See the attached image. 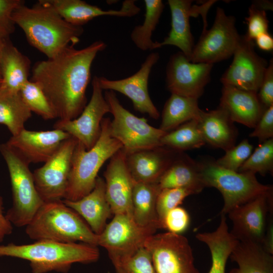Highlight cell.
I'll return each mask as SVG.
<instances>
[{
  "mask_svg": "<svg viewBox=\"0 0 273 273\" xmlns=\"http://www.w3.org/2000/svg\"><path fill=\"white\" fill-rule=\"evenodd\" d=\"M104 97L113 116L110 122L111 136L122 144L126 154L162 146L161 140L167 132L150 125L146 118L126 109L114 92L105 90Z\"/></svg>",
  "mask_w": 273,
  "mask_h": 273,
  "instance_id": "8",
  "label": "cell"
},
{
  "mask_svg": "<svg viewBox=\"0 0 273 273\" xmlns=\"http://www.w3.org/2000/svg\"><path fill=\"white\" fill-rule=\"evenodd\" d=\"M31 61L21 53L11 41L4 45L0 62L1 77L3 80L0 87L19 92L29 80Z\"/></svg>",
  "mask_w": 273,
  "mask_h": 273,
  "instance_id": "27",
  "label": "cell"
},
{
  "mask_svg": "<svg viewBox=\"0 0 273 273\" xmlns=\"http://www.w3.org/2000/svg\"><path fill=\"white\" fill-rule=\"evenodd\" d=\"M179 152L161 146L128 153L126 163L135 182L156 183Z\"/></svg>",
  "mask_w": 273,
  "mask_h": 273,
  "instance_id": "21",
  "label": "cell"
},
{
  "mask_svg": "<svg viewBox=\"0 0 273 273\" xmlns=\"http://www.w3.org/2000/svg\"><path fill=\"white\" fill-rule=\"evenodd\" d=\"M255 40L256 44L261 50L270 51L273 49V38L268 32L260 34Z\"/></svg>",
  "mask_w": 273,
  "mask_h": 273,
  "instance_id": "47",
  "label": "cell"
},
{
  "mask_svg": "<svg viewBox=\"0 0 273 273\" xmlns=\"http://www.w3.org/2000/svg\"><path fill=\"white\" fill-rule=\"evenodd\" d=\"M0 152L8 166L12 191V206L6 216L17 227L26 226L44 202L35 188L29 163L6 143L0 145Z\"/></svg>",
  "mask_w": 273,
  "mask_h": 273,
  "instance_id": "7",
  "label": "cell"
},
{
  "mask_svg": "<svg viewBox=\"0 0 273 273\" xmlns=\"http://www.w3.org/2000/svg\"><path fill=\"white\" fill-rule=\"evenodd\" d=\"M240 172H249L262 175L273 172V139L260 144L252 152L239 169Z\"/></svg>",
  "mask_w": 273,
  "mask_h": 273,
  "instance_id": "36",
  "label": "cell"
},
{
  "mask_svg": "<svg viewBox=\"0 0 273 273\" xmlns=\"http://www.w3.org/2000/svg\"><path fill=\"white\" fill-rule=\"evenodd\" d=\"M108 273H109V272Z\"/></svg>",
  "mask_w": 273,
  "mask_h": 273,
  "instance_id": "51",
  "label": "cell"
},
{
  "mask_svg": "<svg viewBox=\"0 0 273 273\" xmlns=\"http://www.w3.org/2000/svg\"><path fill=\"white\" fill-rule=\"evenodd\" d=\"M258 99L267 109L273 105V60L271 59L266 68L263 80L258 91Z\"/></svg>",
  "mask_w": 273,
  "mask_h": 273,
  "instance_id": "44",
  "label": "cell"
},
{
  "mask_svg": "<svg viewBox=\"0 0 273 273\" xmlns=\"http://www.w3.org/2000/svg\"><path fill=\"white\" fill-rule=\"evenodd\" d=\"M212 64L193 63L181 52L172 55L166 67V82L174 94L199 99L210 80Z\"/></svg>",
  "mask_w": 273,
  "mask_h": 273,
  "instance_id": "16",
  "label": "cell"
},
{
  "mask_svg": "<svg viewBox=\"0 0 273 273\" xmlns=\"http://www.w3.org/2000/svg\"><path fill=\"white\" fill-rule=\"evenodd\" d=\"M98 246L84 243H60L48 240L26 245H0V257L28 260L32 273H67L73 264H88L100 258Z\"/></svg>",
  "mask_w": 273,
  "mask_h": 273,
  "instance_id": "3",
  "label": "cell"
},
{
  "mask_svg": "<svg viewBox=\"0 0 273 273\" xmlns=\"http://www.w3.org/2000/svg\"><path fill=\"white\" fill-rule=\"evenodd\" d=\"M47 1L64 20L79 26L99 16L132 17L140 11L133 0L124 1L120 10L107 11L81 0Z\"/></svg>",
  "mask_w": 273,
  "mask_h": 273,
  "instance_id": "23",
  "label": "cell"
},
{
  "mask_svg": "<svg viewBox=\"0 0 273 273\" xmlns=\"http://www.w3.org/2000/svg\"><path fill=\"white\" fill-rule=\"evenodd\" d=\"M2 82H3V80L2 78H0V85H1V84L2 83Z\"/></svg>",
  "mask_w": 273,
  "mask_h": 273,
  "instance_id": "50",
  "label": "cell"
},
{
  "mask_svg": "<svg viewBox=\"0 0 273 273\" xmlns=\"http://www.w3.org/2000/svg\"><path fill=\"white\" fill-rule=\"evenodd\" d=\"M219 107L223 109L234 122L254 128L265 109L257 93L223 86Z\"/></svg>",
  "mask_w": 273,
  "mask_h": 273,
  "instance_id": "22",
  "label": "cell"
},
{
  "mask_svg": "<svg viewBox=\"0 0 273 273\" xmlns=\"http://www.w3.org/2000/svg\"><path fill=\"white\" fill-rule=\"evenodd\" d=\"M25 4L23 0H0V40L6 42L14 32L15 24L12 15L14 11Z\"/></svg>",
  "mask_w": 273,
  "mask_h": 273,
  "instance_id": "40",
  "label": "cell"
},
{
  "mask_svg": "<svg viewBox=\"0 0 273 273\" xmlns=\"http://www.w3.org/2000/svg\"><path fill=\"white\" fill-rule=\"evenodd\" d=\"M249 136L257 138L260 144L273 137V105L263 113Z\"/></svg>",
  "mask_w": 273,
  "mask_h": 273,
  "instance_id": "43",
  "label": "cell"
},
{
  "mask_svg": "<svg viewBox=\"0 0 273 273\" xmlns=\"http://www.w3.org/2000/svg\"><path fill=\"white\" fill-rule=\"evenodd\" d=\"M12 18L29 43L48 58L54 57L69 46H75L84 31L82 26L64 20L47 0H39L31 7L20 6Z\"/></svg>",
  "mask_w": 273,
  "mask_h": 273,
  "instance_id": "2",
  "label": "cell"
},
{
  "mask_svg": "<svg viewBox=\"0 0 273 273\" xmlns=\"http://www.w3.org/2000/svg\"><path fill=\"white\" fill-rule=\"evenodd\" d=\"M67 47L53 58L36 62L30 81L41 88L59 120L76 118L86 105V89L97 54L106 48L101 40L81 49Z\"/></svg>",
  "mask_w": 273,
  "mask_h": 273,
  "instance_id": "1",
  "label": "cell"
},
{
  "mask_svg": "<svg viewBox=\"0 0 273 273\" xmlns=\"http://www.w3.org/2000/svg\"><path fill=\"white\" fill-rule=\"evenodd\" d=\"M144 246L151 255L156 273H200L189 241L182 235L154 234Z\"/></svg>",
  "mask_w": 273,
  "mask_h": 273,
  "instance_id": "10",
  "label": "cell"
},
{
  "mask_svg": "<svg viewBox=\"0 0 273 273\" xmlns=\"http://www.w3.org/2000/svg\"><path fill=\"white\" fill-rule=\"evenodd\" d=\"M70 137L67 132L59 129L32 131L24 128L17 134L12 135L6 143L29 163H44Z\"/></svg>",
  "mask_w": 273,
  "mask_h": 273,
  "instance_id": "20",
  "label": "cell"
},
{
  "mask_svg": "<svg viewBox=\"0 0 273 273\" xmlns=\"http://www.w3.org/2000/svg\"><path fill=\"white\" fill-rule=\"evenodd\" d=\"M32 112L23 102L20 92L0 87V123L6 125L12 135L24 129Z\"/></svg>",
  "mask_w": 273,
  "mask_h": 273,
  "instance_id": "32",
  "label": "cell"
},
{
  "mask_svg": "<svg viewBox=\"0 0 273 273\" xmlns=\"http://www.w3.org/2000/svg\"><path fill=\"white\" fill-rule=\"evenodd\" d=\"M159 59L158 53H151L147 56L139 70L133 75L118 80L98 77L100 85L103 90L122 94L132 101L136 111L157 119L160 113L150 97L148 81L151 70Z\"/></svg>",
  "mask_w": 273,
  "mask_h": 273,
  "instance_id": "17",
  "label": "cell"
},
{
  "mask_svg": "<svg viewBox=\"0 0 273 273\" xmlns=\"http://www.w3.org/2000/svg\"><path fill=\"white\" fill-rule=\"evenodd\" d=\"M112 262L123 273H156L151 255L144 246Z\"/></svg>",
  "mask_w": 273,
  "mask_h": 273,
  "instance_id": "38",
  "label": "cell"
},
{
  "mask_svg": "<svg viewBox=\"0 0 273 273\" xmlns=\"http://www.w3.org/2000/svg\"><path fill=\"white\" fill-rule=\"evenodd\" d=\"M126 153L121 149L110 159L104 173L106 195L112 213L132 216L134 180L128 168Z\"/></svg>",
  "mask_w": 273,
  "mask_h": 273,
  "instance_id": "18",
  "label": "cell"
},
{
  "mask_svg": "<svg viewBox=\"0 0 273 273\" xmlns=\"http://www.w3.org/2000/svg\"><path fill=\"white\" fill-rule=\"evenodd\" d=\"M272 213L271 191L234 208L227 214L232 222L230 233L238 241L252 242L262 245L268 218Z\"/></svg>",
  "mask_w": 273,
  "mask_h": 273,
  "instance_id": "13",
  "label": "cell"
},
{
  "mask_svg": "<svg viewBox=\"0 0 273 273\" xmlns=\"http://www.w3.org/2000/svg\"><path fill=\"white\" fill-rule=\"evenodd\" d=\"M156 184L160 190L190 188L200 193L205 188L201 179L197 161L182 152L178 153Z\"/></svg>",
  "mask_w": 273,
  "mask_h": 273,
  "instance_id": "28",
  "label": "cell"
},
{
  "mask_svg": "<svg viewBox=\"0 0 273 273\" xmlns=\"http://www.w3.org/2000/svg\"><path fill=\"white\" fill-rule=\"evenodd\" d=\"M200 193L190 188H169L161 190L157 199L156 211L160 229L166 213L179 206L189 196Z\"/></svg>",
  "mask_w": 273,
  "mask_h": 273,
  "instance_id": "37",
  "label": "cell"
},
{
  "mask_svg": "<svg viewBox=\"0 0 273 273\" xmlns=\"http://www.w3.org/2000/svg\"><path fill=\"white\" fill-rule=\"evenodd\" d=\"M196 238L209 249L211 265L208 273H225L228 259L238 241L230 233L226 215H220V223L215 231L198 233Z\"/></svg>",
  "mask_w": 273,
  "mask_h": 273,
  "instance_id": "26",
  "label": "cell"
},
{
  "mask_svg": "<svg viewBox=\"0 0 273 273\" xmlns=\"http://www.w3.org/2000/svg\"><path fill=\"white\" fill-rule=\"evenodd\" d=\"M77 143L72 136L65 140L44 164L32 173L35 188L44 202L64 198Z\"/></svg>",
  "mask_w": 273,
  "mask_h": 273,
  "instance_id": "11",
  "label": "cell"
},
{
  "mask_svg": "<svg viewBox=\"0 0 273 273\" xmlns=\"http://www.w3.org/2000/svg\"><path fill=\"white\" fill-rule=\"evenodd\" d=\"M160 191L156 183L135 182L132 190V216L135 222L145 227L160 229L156 202Z\"/></svg>",
  "mask_w": 273,
  "mask_h": 273,
  "instance_id": "30",
  "label": "cell"
},
{
  "mask_svg": "<svg viewBox=\"0 0 273 273\" xmlns=\"http://www.w3.org/2000/svg\"><path fill=\"white\" fill-rule=\"evenodd\" d=\"M145 14L142 24L135 26L130 34L131 40L143 51L154 50L153 31L159 22L164 6L161 0H145Z\"/></svg>",
  "mask_w": 273,
  "mask_h": 273,
  "instance_id": "34",
  "label": "cell"
},
{
  "mask_svg": "<svg viewBox=\"0 0 273 273\" xmlns=\"http://www.w3.org/2000/svg\"><path fill=\"white\" fill-rule=\"evenodd\" d=\"M201 110L198 99L171 94L164 105L159 128L170 131L188 121L198 119Z\"/></svg>",
  "mask_w": 273,
  "mask_h": 273,
  "instance_id": "31",
  "label": "cell"
},
{
  "mask_svg": "<svg viewBox=\"0 0 273 273\" xmlns=\"http://www.w3.org/2000/svg\"><path fill=\"white\" fill-rule=\"evenodd\" d=\"M240 38L235 17L227 15L222 8L217 7L212 27L202 31L189 60L214 64L228 59L233 56Z\"/></svg>",
  "mask_w": 273,
  "mask_h": 273,
  "instance_id": "9",
  "label": "cell"
},
{
  "mask_svg": "<svg viewBox=\"0 0 273 273\" xmlns=\"http://www.w3.org/2000/svg\"><path fill=\"white\" fill-rule=\"evenodd\" d=\"M253 149L248 140H243L237 145L225 151L224 155L215 161L224 168L238 171L252 153Z\"/></svg>",
  "mask_w": 273,
  "mask_h": 273,
  "instance_id": "39",
  "label": "cell"
},
{
  "mask_svg": "<svg viewBox=\"0 0 273 273\" xmlns=\"http://www.w3.org/2000/svg\"><path fill=\"white\" fill-rule=\"evenodd\" d=\"M254 47V41L241 35L232 62L220 78L223 86L258 93L268 64Z\"/></svg>",
  "mask_w": 273,
  "mask_h": 273,
  "instance_id": "14",
  "label": "cell"
},
{
  "mask_svg": "<svg viewBox=\"0 0 273 273\" xmlns=\"http://www.w3.org/2000/svg\"><path fill=\"white\" fill-rule=\"evenodd\" d=\"M198 125L205 144L226 151L235 145L238 132L227 113L218 107L205 112L201 110Z\"/></svg>",
  "mask_w": 273,
  "mask_h": 273,
  "instance_id": "25",
  "label": "cell"
},
{
  "mask_svg": "<svg viewBox=\"0 0 273 273\" xmlns=\"http://www.w3.org/2000/svg\"><path fill=\"white\" fill-rule=\"evenodd\" d=\"M63 201L78 213L97 235L103 231L112 214L106 197L105 180L99 176L89 194L77 201L64 199Z\"/></svg>",
  "mask_w": 273,
  "mask_h": 273,
  "instance_id": "24",
  "label": "cell"
},
{
  "mask_svg": "<svg viewBox=\"0 0 273 273\" xmlns=\"http://www.w3.org/2000/svg\"><path fill=\"white\" fill-rule=\"evenodd\" d=\"M190 224V216L183 207L177 206L165 215L162 224V228L168 232L181 235L187 230Z\"/></svg>",
  "mask_w": 273,
  "mask_h": 273,
  "instance_id": "42",
  "label": "cell"
},
{
  "mask_svg": "<svg viewBox=\"0 0 273 273\" xmlns=\"http://www.w3.org/2000/svg\"><path fill=\"white\" fill-rule=\"evenodd\" d=\"M197 163L204 187L215 188L223 197L224 203L220 215H226L234 208L272 191V186L260 183L255 174L224 168L210 158L203 159Z\"/></svg>",
  "mask_w": 273,
  "mask_h": 273,
  "instance_id": "6",
  "label": "cell"
},
{
  "mask_svg": "<svg viewBox=\"0 0 273 273\" xmlns=\"http://www.w3.org/2000/svg\"><path fill=\"white\" fill-rule=\"evenodd\" d=\"M157 230L139 225L129 215L115 214L98 235V246L107 250L112 261L143 247L147 239L155 234Z\"/></svg>",
  "mask_w": 273,
  "mask_h": 273,
  "instance_id": "12",
  "label": "cell"
},
{
  "mask_svg": "<svg viewBox=\"0 0 273 273\" xmlns=\"http://www.w3.org/2000/svg\"><path fill=\"white\" fill-rule=\"evenodd\" d=\"M22 99L31 112L44 120L57 117L56 114L45 94L36 83L29 80L20 90Z\"/></svg>",
  "mask_w": 273,
  "mask_h": 273,
  "instance_id": "35",
  "label": "cell"
},
{
  "mask_svg": "<svg viewBox=\"0 0 273 273\" xmlns=\"http://www.w3.org/2000/svg\"><path fill=\"white\" fill-rule=\"evenodd\" d=\"M230 258L238 267L229 273H273V255L260 244L238 241Z\"/></svg>",
  "mask_w": 273,
  "mask_h": 273,
  "instance_id": "29",
  "label": "cell"
},
{
  "mask_svg": "<svg viewBox=\"0 0 273 273\" xmlns=\"http://www.w3.org/2000/svg\"><path fill=\"white\" fill-rule=\"evenodd\" d=\"M6 42H3L2 41L0 40V62H1V56H2L3 50L4 45H5ZM0 78H2L1 73V69H0Z\"/></svg>",
  "mask_w": 273,
  "mask_h": 273,
  "instance_id": "48",
  "label": "cell"
},
{
  "mask_svg": "<svg viewBox=\"0 0 273 273\" xmlns=\"http://www.w3.org/2000/svg\"><path fill=\"white\" fill-rule=\"evenodd\" d=\"M25 232L31 239L36 241L80 242L98 246V235L62 200L44 202L26 226Z\"/></svg>",
  "mask_w": 273,
  "mask_h": 273,
  "instance_id": "4",
  "label": "cell"
},
{
  "mask_svg": "<svg viewBox=\"0 0 273 273\" xmlns=\"http://www.w3.org/2000/svg\"><path fill=\"white\" fill-rule=\"evenodd\" d=\"M245 19L248 28L244 35L248 39L254 41L260 34L268 32L269 21L265 10L252 4L249 8L248 16Z\"/></svg>",
  "mask_w": 273,
  "mask_h": 273,
  "instance_id": "41",
  "label": "cell"
},
{
  "mask_svg": "<svg viewBox=\"0 0 273 273\" xmlns=\"http://www.w3.org/2000/svg\"><path fill=\"white\" fill-rule=\"evenodd\" d=\"M190 0H168L171 16V29L161 42H154V49L164 46H174L180 50L189 60L194 46L191 31L190 18L201 14L205 22L207 11L215 3L211 1L202 6L192 5Z\"/></svg>",
  "mask_w": 273,
  "mask_h": 273,
  "instance_id": "19",
  "label": "cell"
},
{
  "mask_svg": "<svg viewBox=\"0 0 273 273\" xmlns=\"http://www.w3.org/2000/svg\"><path fill=\"white\" fill-rule=\"evenodd\" d=\"M271 214L268 218L267 228L262 246L269 253L273 255V217Z\"/></svg>",
  "mask_w": 273,
  "mask_h": 273,
  "instance_id": "46",
  "label": "cell"
},
{
  "mask_svg": "<svg viewBox=\"0 0 273 273\" xmlns=\"http://www.w3.org/2000/svg\"><path fill=\"white\" fill-rule=\"evenodd\" d=\"M93 92L90 101L81 114L70 120H58L54 128L67 132L89 150L97 142L101 130V122L104 116L110 112L98 76H94L92 81Z\"/></svg>",
  "mask_w": 273,
  "mask_h": 273,
  "instance_id": "15",
  "label": "cell"
},
{
  "mask_svg": "<svg viewBox=\"0 0 273 273\" xmlns=\"http://www.w3.org/2000/svg\"><path fill=\"white\" fill-rule=\"evenodd\" d=\"M205 144L198 119L191 120L167 132L161 140L162 146L178 152L199 148Z\"/></svg>",
  "mask_w": 273,
  "mask_h": 273,
  "instance_id": "33",
  "label": "cell"
},
{
  "mask_svg": "<svg viewBox=\"0 0 273 273\" xmlns=\"http://www.w3.org/2000/svg\"><path fill=\"white\" fill-rule=\"evenodd\" d=\"M110 122V118L103 119L100 136L89 150L77 141L64 199L77 201L89 194L95 187L102 165L122 148V144L111 136Z\"/></svg>",
  "mask_w": 273,
  "mask_h": 273,
  "instance_id": "5",
  "label": "cell"
},
{
  "mask_svg": "<svg viewBox=\"0 0 273 273\" xmlns=\"http://www.w3.org/2000/svg\"><path fill=\"white\" fill-rule=\"evenodd\" d=\"M12 231V223L4 214L3 199L0 196V243L3 241L6 236L11 235Z\"/></svg>",
  "mask_w": 273,
  "mask_h": 273,
  "instance_id": "45",
  "label": "cell"
},
{
  "mask_svg": "<svg viewBox=\"0 0 273 273\" xmlns=\"http://www.w3.org/2000/svg\"><path fill=\"white\" fill-rule=\"evenodd\" d=\"M114 267L115 269L116 273H123L119 268L117 267Z\"/></svg>",
  "mask_w": 273,
  "mask_h": 273,
  "instance_id": "49",
  "label": "cell"
}]
</instances>
